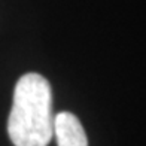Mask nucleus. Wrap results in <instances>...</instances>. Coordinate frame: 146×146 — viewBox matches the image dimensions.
Here are the masks:
<instances>
[{
	"instance_id": "obj_2",
	"label": "nucleus",
	"mask_w": 146,
	"mask_h": 146,
	"mask_svg": "<svg viewBox=\"0 0 146 146\" xmlns=\"http://www.w3.org/2000/svg\"><path fill=\"white\" fill-rule=\"evenodd\" d=\"M54 136L58 146H88L82 124L70 112H60L54 116Z\"/></svg>"
},
{
	"instance_id": "obj_1",
	"label": "nucleus",
	"mask_w": 146,
	"mask_h": 146,
	"mask_svg": "<svg viewBox=\"0 0 146 146\" xmlns=\"http://www.w3.org/2000/svg\"><path fill=\"white\" fill-rule=\"evenodd\" d=\"M8 134L15 146H48L54 136L51 85L39 73H27L18 79Z\"/></svg>"
}]
</instances>
